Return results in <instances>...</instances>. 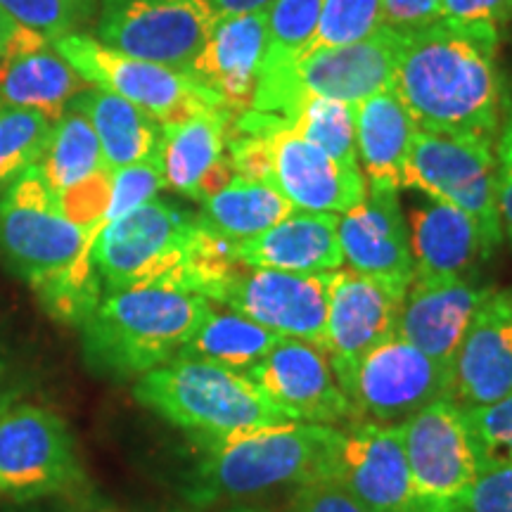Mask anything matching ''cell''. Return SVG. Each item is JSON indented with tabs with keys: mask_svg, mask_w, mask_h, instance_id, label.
I'll use <instances>...</instances> for the list:
<instances>
[{
	"mask_svg": "<svg viewBox=\"0 0 512 512\" xmlns=\"http://www.w3.org/2000/svg\"><path fill=\"white\" fill-rule=\"evenodd\" d=\"M496 43L437 22L403 31L394 91L420 131L494 140L501 128Z\"/></svg>",
	"mask_w": 512,
	"mask_h": 512,
	"instance_id": "6da1fadb",
	"label": "cell"
},
{
	"mask_svg": "<svg viewBox=\"0 0 512 512\" xmlns=\"http://www.w3.org/2000/svg\"><path fill=\"white\" fill-rule=\"evenodd\" d=\"M98 235L62 214L55 192L36 166L0 197V261L27 280L55 320L79 316L102 290L93 264Z\"/></svg>",
	"mask_w": 512,
	"mask_h": 512,
	"instance_id": "7a4b0ae2",
	"label": "cell"
},
{
	"mask_svg": "<svg viewBox=\"0 0 512 512\" xmlns=\"http://www.w3.org/2000/svg\"><path fill=\"white\" fill-rule=\"evenodd\" d=\"M190 439L195 460L185 477V498L197 508H209L323 477L330 427L285 422L226 437Z\"/></svg>",
	"mask_w": 512,
	"mask_h": 512,
	"instance_id": "3957f363",
	"label": "cell"
},
{
	"mask_svg": "<svg viewBox=\"0 0 512 512\" xmlns=\"http://www.w3.org/2000/svg\"><path fill=\"white\" fill-rule=\"evenodd\" d=\"M209 309V299L166 285L105 292L81 325L83 356L98 375L138 380L174 361Z\"/></svg>",
	"mask_w": 512,
	"mask_h": 512,
	"instance_id": "277c9868",
	"label": "cell"
},
{
	"mask_svg": "<svg viewBox=\"0 0 512 512\" xmlns=\"http://www.w3.org/2000/svg\"><path fill=\"white\" fill-rule=\"evenodd\" d=\"M133 396L188 437H226L294 422L247 375L192 358H174L140 375Z\"/></svg>",
	"mask_w": 512,
	"mask_h": 512,
	"instance_id": "5b68a950",
	"label": "cell"
},
{
	"mask_svg": "<svg viewBox=\"0 0 512 512\" xmlns=\"http://www.w3.org/2000/svg\"><path fill=\"white\" fill-rule=\"evenodd\" d=\"M401 190H418L434 202L465 211L482 233L486 254L503 242L496 195L494 140L415 131L401 174Z\"/></svg>",
	"mask_w": 512,
	"mask_h": 512,
	"instance_id": "8992f818",
	"label": "cell"
},
{
	"mask_svg": "<svg viewBox=\"0 0 512 512\" xmlns=\"http://www.w3.org/2000/svg\"><path fill=\"white\" fill-rule=\"evenodd\" d=\"M197 216L176 204L150 200L105 223L93 242V264L102 290L166 285L183 290V268Z\"/></svg>",
	"mask_w": 512,
	"mask_h": 512,
	"instance_id": "52a82bcc",
	"label": "cell"
},
{
	"mask_svg": "<svg viewBox=\"0 0 512 512\" xmlns=\"http://www.w3.org/2000/svg\"><path fill=\"white\" fill-rule=\"evenodd\" d=\"M83 475L72 430L36 403H12L0 413V496L27 505L79 491Z\"/></svg>",
	"mask_w": 512,
	"mask_h": 512,
	"instance_id": "ba28073f",
	"label": "cell"
},
{
	"mask_svg": "<svg viewBox=\"0 0 512 512\" xmlns=\"http://www.w3.org/2000/svg\"><path fill=\"white\" fill-rule=\"evenodd\" d=\"M53 48L72 64L83 81L133 102L162 126L223 107L214 93L181 69L124 55L81 31L57 38Z\"/></svg>",
	"mask_w": 512,
	"mask_h": 512,
	"instance_id": "9c48e42d",
	"label": "cell"
},
{
	"mask_svg": "<svg viewBox=\"0 0 512 512\" xmlns=\"http://www.w3.org/2000/svg\"><path fill=\"white\" fill-rule=\"evenodd\" d=\"M216 22L219 12L207 0H102L98 41L185 72Z\"/></svg>",
	"mask_w": 512,
	"mask_h": 512,
	"instance_id": "30bf717a",
	"label": "cell"
},
{
	"mask_svg": "<svg viewBox=\"0 0 512 512\" xmlns=\"http://www.w3.org/2000/svg\"><path fill=\"white\" fill-rule=\"evenodd\" d=\"M323 475L344 486L370 512H425L399 425L366 420L330 427Z\"/></svg>",
	"mask_w": 512,
	"mask_h": 512,
	"instance_id": "8fae6325",
	"label": "cell"
},
{
	"mask_svg": "<svg viewBox=\"0 0 512 512\" xmlns=\"http://www.w3.org/2000/svg\"><path fill=\"white\" fill-rule=\"evenodd\" d=\"M408 467L425 512H451L482 472L465 408L439 399L399 425Z\"/></svg>",
	"mask_w": 512,
	"mask_h": 512,
	"instance_id": "7c38bea8",
	"label": "cell"
},
{
	"mask_svg": "<svg viewBox=\"0 0 512 512\" xmlns=\"http://www.w3.org/2000/svg\"><path fill=\"white\" fill-rule=\"evenodd\" d=\"M332 273H287L238 266L211 302L226 306L280 337L304 339L325 349Z\"/></svg>",
	"mask_w": 512,
	"mask_h": 512,
	"instance_id": "4fadbf2b",
	"label": "cell"
},
{
	"mask_svg": "<svg viewBox=\"0 0 512 512\" xmlns=\"http://www.w3.org/2000/svg\"><path fill=\"white\" fill-rule=\"evenodd\" d=\"M349 396L361 418L401 425L430 403L453 399V370L394 332L363 358Z\"/></svg>",
	"mask_w": 512,
	"mask_h": 512,
	"instance_id": "5bb4252c",
	"label": "cell"
},
{
	"mask_svg": "<svg viewBox=\"0 0 512 512\" xmlns=\"http://www.w3.org/2000/svg\"><path fill=\"white\" fill-rule=\"evenodd\" d=\"M245 375L294 422L347 427L361 418L337 382L325 349L304 339L280 337Z\"/></svg>",
	"mask_w": 512,
	"mask_h": 512,
	"instance_id": "9a60e30c",
	"label": "cell"
},
{
	"mask_svg": "<svg viewBox=\"0 0 512 512\" xmlns=\"http://www.w3.org/2000/svg\"><path fill=\"white\" fill-rule=\"evenodd\" d=\"M401 38L403 31L380 24L373 34L349 46L304 55L285 76L292 119L311 95L358 105L370 95L394 86Z\"/></svg>",
	"mask_w": 512,
	"mask_h": 512,
	"instance_id": "2e32d148",
	"label": "cell"
},
{
	"mask_svg": "<svg viewBox=\"0 0 512 512\" xmlns=\"http://www.w3.org/2000/svg\"><path fill=\"white\" fill-rule=\"evenodd\" d=\"M403 299L406 292L370 275L351 268L332 271L325 354L347 396L363 358L396 332Z\"/></svg>",
	"mask_w": 512,
	"mask_h": 512,
	"instance_id": "e0dca14e",
	"label": "cell"
},
{
	"mask_svg": "<svg viewBox=\"0 0 512 512\" xmlns=\"http://www.w3.org/2000/svg\"><path fill=\"white\" fill-rule=\"evenodd\" d=\"M337 233L351 271L408 292L413 283V252L399 192L368 185L366 197L337 219Z\"/></svg>",
	"mask_w": 512,
	"mask_h": 512,
	"instance_id": "ac0fdd59",
	"label": "cell"
},
{
	"mask_svg": "<svg viewBox=\"0 0 512 512\" xmlns=\"http://www.w3.org/2000/svg\"><path fill=\"white\" fill-rule=\"evenodd\" d=\"M273 185L294 211L347 214L366 197L361 169L339 164L316 145L294 133L292 124L273 133Z\"/></svg>",
	"mask_w": 512,
	"mask_h": 512,
	"instance_id": "d6986e66",
	"label": "cell"
},
{
	"mask_svg": "<svg viewBox=\"0 0 512 512\" xmlns=\"http://www.w3.org/2000/svg\"><path fill=\"white\" fill-rule=\"evenodd\" d=\"M268 8L219 17L185 74L221 100L233 114L249 112L266 53Z\"/></svg>",
	"mask_w": 512,
	"mask_h": 512,
	"instance_id": "ffe728a7",
	"label": "cell"
},
{
	"mask_svg": "<svg viewBox=\"0 0 512 512\" xmlns=\"http://www.w3.org/2000/svg\"><path fill=\"white\" fill-rule=\"evenodd\" d=\"M512 394V292H491L453 358V401L486 406Z\"/></svg>",
	"mask_w": 512,
	"mask_h": 512,
	"instance_id": "44dd1931",
	"label": "cell"
},
{
	"mask_svg": "<svg viewBox=\"0 0 512 512\" xmlns=\"http://www.w3.org/2000/svg\"><path fill=\"white\" fill-rule=\"evenodd\" d=\"M491 292V287L472 285L467 278L413 280L396 318V335L453 370L460 342Z\"/></svg>",
	"mask_w": 512,
	"mask_h": 512,
	"instance_id": "7402d4cb",
	"label": "cell"
},
{
	"mask_svg": "<svg viewBox=\"0 0 512 512\" xmlns=\"http://www.w3.org/2000/svg\"><path fill=\"white\" fill-rule=\"evenodd\" d=\"M88 86L53 43L31 29H19L0 60V105L41 112L50 121Z\"/></svg>",
	"mask_w": 512,
	"mask_h": 512,
	"instance_id": "603a6c76",
	"label": "cell"
},
{
	"mask_svg": "<svg viewBox=\"0 0 512 512\" xmlns=\"http://www.w3.org/2000/svg\"><path fill=\"white\" fill-rule=\"evenodd\" d=\"M337 214L292 211L264 233L235 242L242 266L287 273H332L344 266Z\"/></svg>",
	"mask_w": 512,
	"mask_h": 512,
	"instance_id": "cb8c5ba5",
	"label": "cell"
},
{
	"mask_svg": "<svg viewBox=\"0 0 512 512\" xmlns=\"http://www.w3.org/2000/svg\"><path fill=\"white\" fill-rule=\"evenodd\" d=\"M413 280L465 278L479 259H489L477 223L446 202H434L411 211Z\"/></svg>",
	"mask_w": 512,
	"mask_h": 512,
	"instance_id": "d4e9b609",
	"label": "cell"
},
{
	"mask_svg": "<svg viewBox=\"0 0 512 512\" xmlns=\"http://www.w3.org/2000/svg\"><path fill=\"white\" fill-rule=\"evenodd\" d=\"M418 126L413 124L394 86L356 105L358 166L370 188L401 190L408 147Z\"/></svg>",
	"mask_w": 512,
	"mask_h": 512,
	"instance_id": "484cf974",
	"label": "cell"
},
{
	"mask_svg": "<svg viewBox=\"0 0 512 512\" xmlns=\"http://www.w3.org/2000/svg\"><path fill=\"white\" fill-rule=\"evenodd\" d=\"M230 117L233 112L221 107L178 124L162 126L157 157L162 164L164 188L197 200L204 178L226 157V128Z\"/></svg>",
	"mask_w": 512,
	"mask_h": 512,
	"instance_id": "4316f807",
	"label": "cell"
},
{
	"mask_svg": "<svg viewBox=\"0 0 512 512\" xmlns=\"http://www.w3.org/2000/svg\"><path fill=\"white\" fill-rule=\"evenodd\" d=\"M74 107L86 114L95 136L100 140L107 171L145 162L157 157L162 124L119 95L105 88L88 86L72 100Z\"/></svg>",
	"mask_w": 512,
	"mask_h": 512,
	"instance_id": "83f0119b",
	"label": "cell"
},
{
	"mask_svg": "<svg viewBox=\"0 0 512 512\" xmlns=\"http://www.w3.org/2000/svg\"><path fill=\"white\" fill-rule=\"evenodd\" d=\"M280 342V335L230 309H211L176 358L214 363L245 375Z\"/></svg>",
	"mask_w": 512,
	"mask_h": 512,
	"instance_id": "f1b7e54d",
	"label": "cell"
},
{
	"mask_svg": "<svg viewBox=\"0 0 512 512\" xmlns=\"http://www.w3.org/2000/svg\"><path fill=\"white\" fill-rule=\"evenodd\" d=\"M200 204V221L230 242L254 238L294 211L275 185L242 176H233V181Z\"/></svg>",
	"mask_w": 512,
	"mask_h": 512,
	"instance_id": "f546056e",
	"label": "cell"
},
{
	"mask_svg": "<svg viewBox=\"0 0 512 512\" xmlns=\"http://www.w3.org/2000/svg\"><path fill=\"white\" fill-rule=\"evenodd\" d=\"M36 169L46 178L55 195L74 188L100 171H107L100 140L95 136L91 121L79 107H69L50 124V133L38 157Z\"/></svg>",
	"mask_w": 512,
	"mask_h": 512,
	"instance_id": "4dcf8cb0",
	"label": "cell"
},
{
	"mask_svg": "<svg viewBox=\"0 0 512 512\" xmlns=\"http://www.w3.org/2000/svg\"><path fill=\"white\" fill-rule=\"evenodd\" d=\"M323 0H273L259 76L285 74L302 60L318 31Z\"/></svg>",
	"mask_w": 512,
	"mask_h": 512,
	"instance_id": "1f68e13d",
	"label": "cell"
},
{
	"mask_svg": "<svg viewBox=\"0 0 512 512\" xmlns=\"http://www.w3.org/2000/svg\"><path fill=\"white\" fill-rule=\"evenodd\" d=\"M294 133L339 164L361 169L356 152V105L311 95L292 121Z\"/></svg>",
	"mask_w": 512,
	"mask_h": 512,
	"instance_id": "d6a6232c",
	"label": "cell"
},
{
	"mask_svg": "<svg viewBox=\"0 0 512 512\" xmlns=\"http://www.w3.org/2000/svg\"><path fill=\"white\" fill-rule=\"evenodd\" d=\"M50 124L53 121L41 112L0 105V197L19 176L36 166Z\"/></svg>",
	"mask_w": 512,
	"mask_h": 512,
	"instance_id": "836d02e7",
	"label": "cell"
},
{
	"mask_svg": "<svg viewBox=\"0 0 512 512\" xmlns=\"http://www.w3.org/2000/svg\"><path fill=\"white\" fill-rule=\"evenodd\" d=\"M382 0H323L318 31L304 55L349 46L380 27Z\"/></svg>",
	"mask_w": 512,
	"mask_h": 512,
	"instance_id": "e575fe53",
	"label": "cell"
},
{
	"mask_svg": "<svg viewBox=\"0 0 512 512\" xmlns=\"http://www.w3.org/2000/svg\"><path fill=\"white\" fill-rule=\"evenodd\" d=\"M0 10L19 27L36 31L53 43L79 31L91 17L93 0H0Z\"/></svg>",
	"mask_w": 512,
	"mask_h": 512,
	"instance_id": "d590c367",
	"label": "cell"
},
{
	"mask_svg": "<svg viewBox=\"0 0 512 512\" xmlns=\"http://www.w3.org/2000/svg\"><path fill=\"white\" fill-rule=\"evenodd\" d=\"M465 420L484 467L512 465V394L486 406L465 408Z\"/></svg>",
	"mask_w": 512,
	"mask_h": 512,
	"instance_id": "8d00e7d4",
	"label": "cell"
},
{
	"mask_svg": "<svg viewBox=\"0 0 512 512\" xmlns=\"http://www.w3.org/2000/svg\"><path fill=\"white\" fill-rule=\"evenodd\" d=\"M164 188V174L159 157L145 159V162L121 166L112 171V192H110V207H107L105 223H112L121 216L131 214L133 209L143 207L145 202L155 200L157 192Z\"/></svg>",
	"mask_w": 512,
	"mask_h": 512,
	"instance_id": "74e56055",
	"label": "cell"
},
{
	"mask_svg": "<svg viewBox=\"0 0 512 512\" xmlns=\"http://www.w3.org/2000/svg\"><path fill=\"white\" fill-rule=\"evenodd\" d=\"M512 17V0H441L439 19L484 38L489 43H501V31Z\"/></svg>",
	"mask_w": 512,
	"mask_h": 512,
	"instance_id": "f35d334b",
	"label": "cell"
},
{
	"mask_svg": "<svg viewBox=\"0 0 512 512\" xmlns=\"http://www.w3.org/2000/svg\"><path fill=\"white\" fill-rule=\"evenodd\" d=\"M110 192L112 171H100V174L76 183L74 188L64 190L55 197L57 207H60V211L69 221L98 235L102 221H105L107 207H110Z\"/></svg>",
	"mask_w": 512,
	"mask_h": 512,
	"instance_id": "ab89813d",
	"label": "cell"
},
{
	"mask_svg": "<svg viewBox=\"0 0 512 512\" xmlns=\"http://www.w3.org/2000/svg\"><path fill=\"white\" fill-rule=\"evenodd\" d=\"M451 512H512V465L484 467Z\"/></svg>",
	"mask_w": 512,
	"mask_h": 512,
	"instance_id": "60d3db41",
	"label": "cell"
},
{
	"mask_svg": "<svg viewBox=\"0 0 512 512\" xmlns=\"http://www.w3.org/2000/svg\"><path fill=\"white\" fill-rule=\"evenodd\" d=\"M287 512H370L344 486L330 477H316L292 489Z\"/></svg>",
	"mask_w": 512,
	"mask_h": 512,
	"instance_id": "b9f144b4",
	"label": "cell"
},
{
	"mask_svg": "<svg viewBox=\"0 0 512 512\" xmlns=\"http://www.w3.org/2000/svg\"><path fill=\"white\" fill-rule=\"evenodd\" d=\"M494 152H496L498 216H501L503 235L508 238L512 247V107L501 128H498Z\"/></svg>",
	"mask_w": 512,
	"mask_h": 512,
	"instance_id": "7bdbcfd3",
	"label": "cell"
},
{
	"mask_svg": "<svg viewBox=\"0 0 512 512\" xmlns=\"http://www.w3.org/2000/svg\"><path fill=\"white\" fill-rule=\"evenodd\" d=\"M441 0H382L380 24L396 31H413L439 19Z\"/></svg>",
	"mask_w": 512,
	"mask_h": 512,
	"instance_id": "ee69618b",
	"label": "cell"
},
{
	"mask_svg": "<svg viewBox=\"0 0 512 512\" xmlns=\"http://www.w3.org/2000/svg\"><path fill=\"white\" fill-rule=\"evenodd\" d=\"M207 3L219 12V17H228V15H247V12L266 10L273 0H207Z\"/></svg>",
	"mask_w": 512,
	"mask_h": 512,
	"instance_id": "f6af8a7d",
	"label": "cell"
},
{
	"mask_svg": "<svg viewBox=\"0 0 512 512\" xmlns=\"http://www.w3.org/2000/svg\"><path fill=\"white\" fill-rule=\"evenodd\" d=\"M19 24L12 22V19L5 15L3 10H0V60H3V55L8 53L10 43L15 41V36L19 34Z\"/></svg>",
	"mask_w": 512,
	"mask_h": 512,
	"instance_id": "bcb514c9",
	"label": "cell"
},
{
	"mask_svg": "<svg viewBox=\"0 0 512 512\" xmlns=\"http://www.w3.org/2000/svg\"><path fill=\"white\" fill-rule=\"evenodd\" d=\"M12 403H15V401L10 399V392L5 389V380L0 377V413H3L8 406H12Z\"/></svg>",
	"mask_w": 512,
	"mask_h": 512,
	"instance_id": "7dc6e473",
	"label": "cell"
},
{
	"mask_svg": "<svg viewBox=\"0 0 512 512\" xmlns=\"http://www.w3.org/2000/svg\"><path fill=\"white\" fill-rule=\"evenodd\" d=\"M31 512H57V510H31Z\"/></svg>",
	"mask_w": 512,
	"mask_h": 512,
	"instance_id": "c3c4849f",
	"label": "cell"
}]
</instances>
